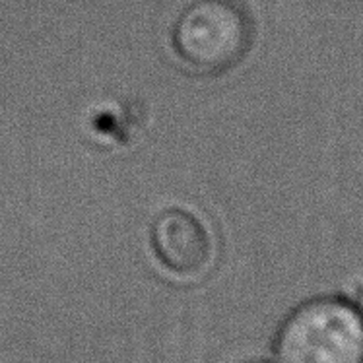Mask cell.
<instances>
[{"label":"cell","mask_w":363,"mask_h":363,"mask_svg":"<svg viewBox=\"0 0 363 363\" xmlns=\"http://www.w3.org/2000/svg\"><path fill=\"white\" fill-rule=\"evenodd\" d=\"M150 245L157 260L177 276L201 274L212 259L206 228L196 216L179 208L156 216L150 228Z\"/></svg>","instance_id":"3"},{"label":"cell","mask_w":363,"mask_h":363,"mask_svg":"<svg viewBox=\"0 0 363 363\" xmlns=\"http://www.w3.org/2000/svg\"><path fill=\"white\" fill-rule=\"evenodd\" d=\"M255 23L235 0H194L179 14L171 45L199 72L222 74L251 51Z\"/></svg>","instance_id":"2"},{"label":"cell","mask_w":363,"mask_h":363,"mask_svg":"<svg viewBox=\"0 0 363 363\" xmlns=\"http://www.w3.org/2000/svg\"><path fill=\"white\" fill-rule=\"evenodd\" d=\"M249 363H268V362H260V359H257V362H249Z\"/></svg>","instance_id":"5"},{"label":"cell","mask_w":363,"mask_h":363,"mask_svg":"<svg viewBox=\"0 0 363 363\" xmlns=\"http://www.w3.org/2000/svg\"><path fill=\"white\" fill-rule=\"evenodd\" d=\"M278 363H363V319L342 297H313L284 320L274 340Z\"/></svg>","instance_id":"1"},{"label":"cell","mask_w":363,"mask_h":363,"mask_svg":"<svg viewBox=\"0 0 363 363\" xmlns=\"http://www.w3.org/2000/svg\"><path fill=\"white\" fill-rule=\"evenodd\" d=\"M356 309L359 311V315H362L363 319V288L357 291V297H356Z\"/></svg>","instance_id":"4"}]
</instances>
